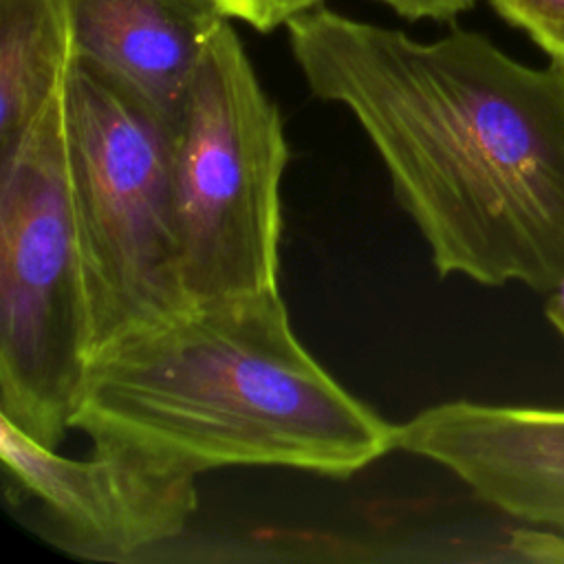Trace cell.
<instances>
[{"label":"cell","mask_w":564,"mask_h":564,"mask_svg":"<svg viewBox=\"0 0 564 564\" xmlns=\"http://www.w3.org/2000/svg\"><path fill=\"white\" fill-rule=\"evenodd\" d=\"M286 33L311 93L359 121L441 278L562 284L564 66H527L476 31L421 42L324 7Z\"/></svg>","instance_id":"6da1fadb"},{"label":"cell","mask_w":564,"mask_h":564,"mask_svg":"<svg viewBox=\"0 0 564 564\" xmlns=\"http://www.w3.org/2000/svg\"><path fill=\"white\" fill-rule=\"evenodd\" d=\"M70 427L176 476L275 465L348 478L394 427L293 333L280 289L137 330L88 361Z\"/></svg>","instance_id":"7a4b0ae2"},{"label":"cell","mask_w":564,"mask_h":564,"mask_svg":"<svg viewBox=\"0 0 564 564\" xmlns=\"http://www.w3.org/2000/svg\"><path fill=\"white\" fill-rule=\"evenodd\" d=\"M62 106L90 361L128 335L192 311L181 273L176 128L79 59L66 70Z\"/></svg>","instance_id":"3957f363"},{"label":"cell","mask_w":564,"mask_h":564,"mask_svg":"<svg viewBox=\"0 0 564 564\" xmlns=\"http://www.w3.org/2000/svg\"><path fill=\"white\" fill-rule=\"evenodd\" d=\"M289 143L229 22L209 40L174 143L181 273L194 306L278 289Z\"/></svg>","instance_id":"277c9868"},{"label":"cell","mask_w":564,"mask_h":564,"mask_svg":"<svg viewBox=\"0 0 564 564\" xmlns=\"http://www.w3.org/2000/svg\"><path fill=\"white\" fill-rule=\"evenodd\" d=\"M86 368L59 90L0 150V414L57 449Z\"/></svg>","instance_id":"5b68a950"},{"label":"cell","mask_w":564,"mask_h":564,"mask_svg":"<svg viewBox=\"0 0 564 564\" xmlns=\"http://www.w3.org/2000/svg\"><path fill=\"white\" fill-rule=\"evenodd\" d=\"M0 458L35 500L46 538L95 562H139L176 540L196 511V478L154 469L117 449L66 458L0 414Z\"/></svg>","instance_id":"8992f818"},{"label":"cell","mask_w":564,"mask_h":564,"mask_svg":"<svg viewBox=\"0 0 564 564\" xmlns=\"http://www.w3.org/2000/svg\"><path fill=\"white\" fill-rule=\"evenodd\" d=\"M394 449L445 467L509 518L564 533V408L445 401L399 423Z\"/></svg>","instance_id":"52a82bcc"},{"label":"cell","mask_w":564,"mask_h":564,"mask_svg":"<svg viewBox=\"0 0 564 564\" xmlns=\"http://www.w3.org/2000/svg\"><path fill=\"white\" fill-rule=\"evenodd\" d=\"M73 59L178 128L196 66L229 22L218 0H59Z\"/></svg>","instance_id":"ba28073f"},{"label":"cell","mask_w":564,"mask_h":564,"mask_svg":"<svg viewBox=\"0 0 564 564\" xmlns=\"http://www.w3.org/2000/svg\"><path fill=\"white\" fill-rule=\"evenodd\" d=\"M70 59L59 0H0V150L62 90Z\"/></svg>","instance_id":"9c48e42d"},{"label":"cell","mask_w":564,"mask_h":564,"mask_svg":"<svg viewBox=\"0 0 564 564\" xmlns=\"http://www.w3.org/2000/svg\"><path fill=\"white\" fill-rule=\"evenodd\" d=\"M494 11L527 33L549 57L564 66V0H489Z\"/></svg>","instance_id":"30bf717a"},{"label":"cell","mask_w":564,"mask_h":564,"mask_svg":"<svg viewBox=\"0 0 564 564\" xmlns=\"http://www.w3.org/2000/svg\"><path fill=\"white\" fill-rule=\"evenodd\" d=\"M324 0H218L225 13L247 22L258 33H271L286 26L295 15L322 7Z\"/></svg>","instance_id":"8fae6325"},{"label":"cell","mask_w":564,"mask_h":564,"mask_svg":"<svg viewBox=\"0 0 564 564\" xmlns=\"http://www.w3.org/2000/svg\"><path fill=\"white\" fill-rule=\"evenodd\" d=\"M405 20H438L452 22L460 13L474 9L478 0H379Z\"/></svg>","instance_id":"7c38bea8"},{"label":"cell","mask_w":564,"mask_h":564,"mask_svg":"<svg viewBox=\"0 0 564 564\" xmlns=\"http://www.w3.org/2000/svg\"><path fill=\"white\" fill-rule=\"evenodd\" d=\"M544 315H560L564 317V280L562 284L549 295L546 304H544Z\"/></svg>","instance_id":"4fadbf2b"},{"label":"cell","mask_w":564,"mask_h":564,"mask_svg":"<svg viewBox=\"0 0 564 564\" xmlns=\"http://www.w3.org/2000/svg\"><path fill=\"white\" fill-rule=\"evenodd\" d=\"M546 319H549V324L557 330V335L564 339V317H560V315H546Z\"/></svg>","instance_id":"5bb4252c"}]
</instances>
